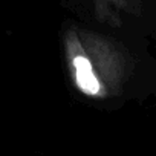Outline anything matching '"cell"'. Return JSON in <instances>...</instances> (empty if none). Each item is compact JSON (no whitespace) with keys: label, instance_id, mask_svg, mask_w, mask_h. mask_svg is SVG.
Segmentation results:
<instances>
[{"label":"cell","instance_id":"6da1fadb","mask_svg":"<svg viewBox=\"0 0 156 156\" xmlns=\"http://www.w3.org/2000/svg\"><path fill=\"white\" fill-rule=\"evenodd\" d=\"M64 55L73 86L87 98L116 95L129 76L126 51L90 31L69 28L64 34Z\"/></svg>","mask_w":156,"mask_h":156},{"label":"cell","instance_id":"7a4b0ae2","mask_svg":"<svg viewBox=\"0 0 156 156\" xmlns=\"http://www.w3.org/2000/svg\"><path fill=\"white\" fill-rule=\"evenodd\" d=\"M92 2L100 20L112 26H119L122 14L129 12L133 6V0H92Z\"/></svg>","mask_w":156,"mask_h":156}]
</instances>
